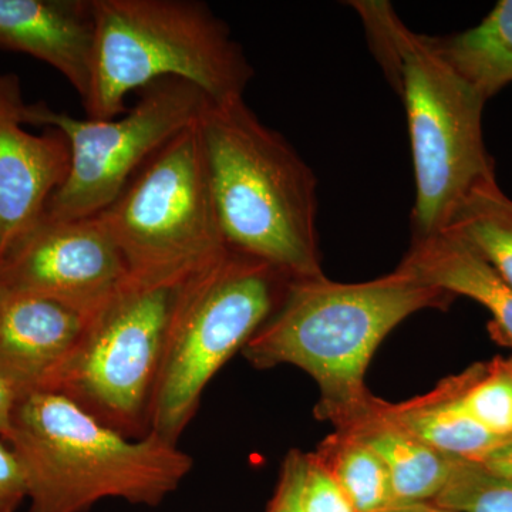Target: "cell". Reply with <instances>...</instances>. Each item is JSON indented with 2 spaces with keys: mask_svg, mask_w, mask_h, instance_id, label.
Returning <instances> with one entry per match:
<instances>
[{
  "mask_svg": "<svg viewBox=\"0 0 512 512\" xmlns=\"http://www.w3.org/2000/svg\"><path fill=\"white\" fill-rule=\"evenodd\" d=\"M89 318L52 299L0 288V373L20 394L45 389Z\"/></svg>",
  "mask_w": 512,
  "mask_h": 512,
  "instance_id": "12",
  "label": "cell"
},
{
  "mask_svg": "<svg viewBox=\"0 0 512 512\" xmlns=\"http://www.w3.org/2000/svg\"><path fill=\"white\" fill-rule=\"evenodd\" d=\"M373 410L430 447L463 460L478 461L505 440L468 416L458 400L457 376L407 402L386 403L375 397Z\"/></svg>",
  "mask_w": 512,
  "mask_h": 512,
  "instance_id": "16",
  "label": "cell"
},
{
  "mask_svg": "<svg viewBox=\"0 0 512 512\" xmlns=\"http://www.w3.org/2000/svg\"><path fill=\"white\" fill-rule=\"evenodd\" d=\"M28 501L25 474L8 441L0 437V512H18Z\"/></svg>",
  "mask_w": 512,
  "mask_h": 512,
  "instance_id": "24",
  "label": "cell"
},
{
  "mask_svg": "<svg viewBox=\"0 0 512 512\" xmlns=\"http://www.w3.org/2000/svg\"><path fill=\"white\" fill-rule=\"evenodd\" d=\"M200 127L227 248L289 281L323 276L311 167L244 100L210 103Z\"/></svg>",
  "mask_w": 512,
  "mask_h": 512,
  "instance_id": "3",
  "label": "cell"
},
{
  "mask_svg": "<svg viewBox=\"0 0 512 512\" xmlns=\"http://www.w3.org/2000/svg\"><path fill=\"white\" fill-rule=\"evenodd\" d=\"M382 512H454L447 508L440 507L433 501H424V503L393 504Z\"/></svg>",
  "mask_w": 512,
  "mask_h": 512,
  "instance_id": "27",
  "label": "cell"
},
{
  "mask_svg": "<svg viewBox=\"0 0 512 512\" xmlns=\"http://www.w3.org/2000/svg\"><path fill=\"white\" fill-rule=\"evenodd\" d=\"M430 40L485 101L512 82V0L498 2L476 28Z\"/></svg>",
  "mask_w": 512,
  "mask_h": 512,
  "instance_id": "17",
  "label": "cell"
},
{
  "mask_svg": "<svg viewBox=\"0 0 512 512\" xmlns=\"http://www.w3.org/2000/svg\"><path fill=\"white\" fill-rule=\"evenodd\" d=\"M99 218L134 278L184 281L224 255L200 121L160 148Z\"/></svg>",
  "mask_w": 512,
  "mask_h": 512,
  "instance_id": "7",
  "label": "cell"
},
{
  "mask_svg": "<svg viewBox=\"0 0 512 512\" xmlns=\"http://www.w3.org/2000/svg\"><path fill=\"white\" fill-rule=\"evenodd\" d=\"M444 231L464 239L512 288V200L495 178L467 195Z\"/></svg>",
  "mask_w": 512,
  "mask_h": 512,
  "instance_id": "18",
  "label": "cell"
},
{
  "mask_svg": "<svg viewBox=\"0 0 512 512\" xmlns=\"http://www.w3.org/2000/svg\"><path fill=\"white\" fill-rule=\"evenodd\" d=\"M210 103L194 84L163 79L141 90L120 119H76L45 103L29 104V126L57 128L70 146L69 174L47 204V217L99 215L160 148L201 120Z\"/></svg>",
  "mask_w": 512,
  "mask_h": 512,
  "instance_id": "9",
  "label": "cell"
},
{
  "mask_svg": "<svg viewBox=\"0 0 512 512\" xmlns=\"http://www.w3.org/2000/svg\"><path fill=\"white\" fill-rule=\"evenodd\" d=\"M20 392L0 373V437L8 436L13 410L18 403Z\"/></svg>",
  "mask_w": 512,
  "mask_h": 512,
  "instance_id": "26",
  "label": "cell"
},
{
  "mask_svg": "<svg viewBox=\"0 0 512 512\" xmlns=\"http://www.w3.org/2000/svg\"><path fill=\"white\" fill-rule=\"evenodd\" d=\"M5 440L25 474L28 512H87L107 498L157 507L194 467L178 444L130 439L52 390L20 394Z\"/></svg>",
  "mask_w": 512,
  "mask_h": 512,
  "instance_id": "4",
  "label": "cell"
},
{
  "mask_svg": "<svg viewBox=\"0 0 512 512\" xmlns=\"http://www.w3.org/2000/svg\"><path fill=\"white\" fill-rule=\"evenodd\" d=\"M96 37L87 119L127 113L131 93L163 79L194 84L214 104L244 100L254 69L227 23L198 0H93Z\"/></svg>",
  "mask_w": 512,
  "mask_h": 512,
  "instance_id": "5",
  "label": "cell"
},
{
  "mask_svg": "<svg viewBox=\"0 0 512 512\" xmlns=\"http://www.w3.org/2000/svg\"><path fill=\"white\" fill-rule=\"evenodd\" d=\"M289 279L228 249L185 278L171 312L148 433L178 444L222 366L274 315Z\"/></svg>",
  "mask_w": 512,
  "mask_h": 512,
  "instance_id": "6",
  "label": "cell"
},
{
  "mask_svg": "<svg viewBox=\"0 0 512 512\" xmlns=\"http://www.w3.org/2000/svg\"><path fill=\"white\" fill-rule=\"evenodd\" d=\"M305 453L292 450L282 464L281 477L266 512H305L302 503Z\"/></svg>",
  "mask_w": 512,
  "mask_h": 512,
  "instance_id": "23",
  "label": "cell"
},
{
  "mask_svg": "<svg viewBox=\"0 0 512 512\" xmlns=\"http://www.w3.org/2000/svg\"><path fill=\"white\" fill-rule=\"evenodd\" d=\"M130 278L99 215L45 217L0 258V288L30 293L92 315Z\"/></svg>",
  "mask_w": 512,
  "mask_h": 512,
  "instance_id": "10",
  "label": "cell"
},
{
  "mask_svg": "<svg viewBox=\"0 0 512 512\" xmlns=\"http://www.w3.org/2000/svg\"><path fill=\"white\" fill-rule=\"evenodd\" d=\"M453 298L397 268L360 284L325 275L291 281L242 353L256 369L292 365L311 375L320 393L316 416L340 429L369 409L366 370L383 339L413 313L446 308Z\"/></svg>",
  "mask_w": 512,
  "mask_h": 512,
  "instance_id": "1",
  "label": "cell"
},
{
  "mask_svg": "<svg viewBox=\"0 0 512 512\" xmlns=\"http://www.w3.org/2000/svg\"><path fill=\"white\" fill-rule=\"evenodd\" d=\"M350 5L406 109L416 175L412 242L433 237L477 185L495 178L483 138L487 101L439 55L430 36L407 28L389 2Z\"/></svg>",
  "mask_w": 512,
  "mask_h": 512,
  "instance_id": "2",
  "label": "cell"
},
{
  "mask_svg": "<svg viewBox=\"0 0 512 512\" xmlns=\"http://www.w3.org/2000/svg\"><path fill=\"white\" fill-rule=\"evenodd\" d=\"M94 37L93 0H0V47L52 66L82 103L92 76Z\"/></svg>",
  "mask_w": 512,
  "mask_h": 512,
  "instance_id": "13",
  "label": "cell"
},
{
  "mask_svg": "<svg viewBox=\"0 0 512 512\" xmlns=\"http://www.w3.org/2000/svg\"><path fill=\"white\" fill-rule=\"evenodd\" d=\"M433 503L454 512H512V480L461 460Z\"/></svg>",
  "mask_w": 512,
  "mask_h": 512,
  "instance_id": "21",
  "label": "cell"
},
{
  "mask_svg": "<svg viewBox=\"0 0 512 512\" xmlns=\"http://www.w3.org/2000/svg\"><path fill=\"white\" fill-rule=\"evenodd\" d=\"M373 399L365 413L336 430L348 431L382 458L392 478L394 504L436 500L463 458L441 453L382 419Z\"/></svg>",
  "mask_w": 512,
  "mask_h": 512,
  "instance_id": "15",
  "label": "cell"
},
{
  "mask_svg": "<svg viewBox=\"0 0 512 512\" xmlns=\"http://www.w3.org/2000/svg\"><path fill=\"white\" fill-rule=\"evenodd\" d=\"M397 269L423 284L480 303L493 316L497 335L512 345V288L464 239L443 231L413 241Z\"/></svg>",
  "mask_w": 512,
  "mask_h": 512,
  "instance_id": "14",
  "label": "cell"
},
{
  "mask_svg": "<svg viewBox=\"0 0 512 512\" xmlns=\"http://www.w3.org/2000/svg\"><path fill=\"white\" fill-rule=\"evenodd\" d=\"M457 386L471 419L500 439L512 437V357L470 367L457 376Z\"/></svg>",
  "mask_w": 512,
  "mask_h": 512,
  "instance_id": "20",
  "label": "cell"
},
{
  "mask_svg": "<svg viewBox=\"0 0 512 512\" xmlns=\"http://www.w3.org/2000/svg\"><path fill=\"white\" fill-rule=\"evenodd\" d=\"M476 463L495 476L512 480V437L498 443L493 450L488 451Z\"/></svg>",
  "mask_w": 512,
  "mask_h": 512,
  "instance_id": "25",
  "label": "cell"
},
{
  "mask_svg": "<svg viewBox=\"0 0 512 512\" xmlns=\"http://www.w3.org/2000/svg\"><path fill=\"white\" fill-rule=\"evenodd\" d=\"M302 503L305 512H357L315 453H305Z\"/></svg>",
  "mask_w": 512,
  "mask_h": 512,
  "instance_id": "22",
  "label": "cell"
},
{
  "mask_svg": "<svg viewBox=\"0 0 512 512\" xmlns=\"http://www.w3.org/2000/svg\"><path fill=\"white\" fill-rule=\"evenodd\" d=\"M315 456L357 512H382L394 504L392 478L386 464L348 431L336 430L322 441Z\"/></svg>",
  "mask_w": 512,
  "mask_h": 512,
  "instance_id": "19",
  "label": "cell"
},
{
  "mask_svg": "<svg viewBox=\"0 0 512 512\" xmlns=\"http://www.w3.org/2000/svg\"><path fill=\"white\" fill-rule=\"evenodd\" d=\"M28 111L18 74L0 72V258L45 217L69 174L66 136L30 133Z\"/></svg>",
  "mask_w": 512,
  "mask_h": 512,
  "instance_id": "11",
  "label": "cell"
},
{
  "mask_svg": "<svg viewBox=\"0 0 512 512\" xmlns=\"http://www.w3.org/2000/svg\"><path fill=\"white\" fill-rule=\"evenodd\" d=\"M181 282L130 278L90 315L79 345L43 390L62 393L130 439L148 434Z\"/></svg>",
  "mask_w": 512,
  "mask_h": 512,
  "instance_id": "8",
  "label": "cell"
}]
</instances>
